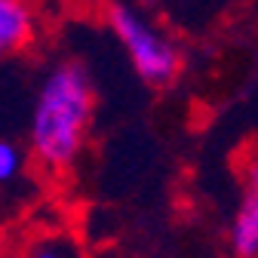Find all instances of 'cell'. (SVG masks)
Wrapping results in <instances>:
<instances>
[{"mask_svg":"<svg viewBox=\"0 0 258 258\" xmlns=\"http://www.w3.org/2000/svg\"><path fill=\"white\" fill-rule=\"evenodd\" d=\"M105 25L114 34L117 46L123 49L129 68L151 89L172 86L184 71V49L169 34L166 25H160L133 0H111L105 7Z\"/></svg>","mask_w":258,"mask_h":258,"instance_id":"cell-2","label":"cell"},{"mask_svg":"<svg viewBox=\"0 0 258 258\" xmlns=\"http://www.w3.org/2000/svg\"><path fill=\"white\" fill-rule=\"evenodd\" d=\"M37 34L40 13L34 0H0V61L28 52Z\"/></svg>","mask_w":258,"mask_h":258,"instance_id":"cell-3","label":"cell"},{"mask_svg":"<svg viewBox=\"0 0 258 258\" xmlns=\"http://www.w3.org/2000/svg\"><path fill=\"white\" fill-rule=\"evenodd\" d=\"M231 249L237 258H258V160L243 175V197L231 221Z\"/></svg>","mask_w":258,"mask_h":258,"instance_id":"cell-4","label":"cell"},{"mask_svg":"<svg viewBox=\"0 0 258 258\" xmlns=\"http://www.w3.org/2000/svg\"><path fill=\"white\" fill-rule=\"evenodd\" d=\"M25 169V151L22 145L10 142V139H0V184H10L22 175Z\"/></svg>","mask_w":258,"mask_h":258,"instance_id":"cell-5","label":"cell"},{"mask_svg":"<svg viewBox=\"0 0 258 258\" xmlns=\"http://www.w3.org/2000/svg\"><path fill=\"white\" fill-rule=\"evenodd\" d=\"M31 258H64V252L55 249V246H37L34 252H31Z\"/></svg>","mask_w":258,"mask_h":258,"instance_id":"cell-6","label":"cell"},{"mask_svg":"<svg viewBox=\"0 0 258 258\" xmlns=\"http://www.w3.org/2000/svg\"><path fill=\"white\" fill-rule=\"evenodd\" d=\"M95 117V80L86 61L58 58L43 71L28 120V151L43 172H68L89 139Z\"/></svg>","mask_w":258,"mask_h":258,"instance_id":"cell-1","label":"cell"}]
</instances>
